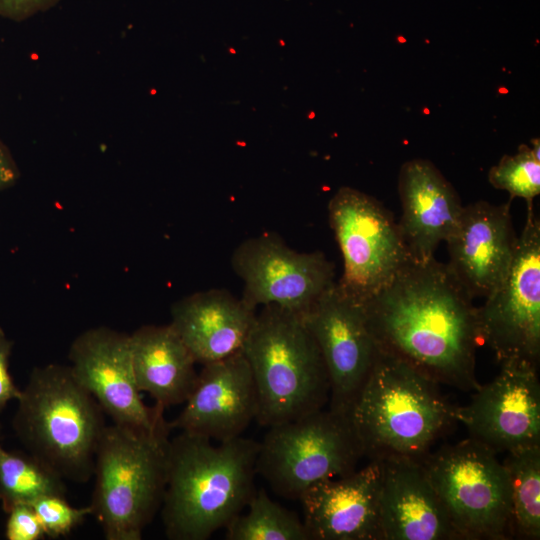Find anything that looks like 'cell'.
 <instances>
[{
    "label": "cell",
    "instance_id": "obj_15",
    "mask_svg": "<svg viewBox=\"0 0 540 540\" xmlns=\"http://www.w3.org/2000/svg\"><path fill=\"white\" fill-rule=\"evenodd\" d=\"M511 199L495 205L477 201L464 206L445 241L451 274L474 299L487 298L505 279L517 248Z\"/></svg>",
    "mask_w": 540,
    "mask_h": 540
},
{
    "label": "cell",
    "instance_id": "obj_28",
    "mask_svg": "<svg viewBox=\"0 0 540 540\" xmlns=\"http://www.w3.org/2000/svg\"><path fill=\"white\" fill-rule=\"evenodd\" d=\"M12 347L13 342L0 327V412L10 400H17L21 395V390L16 387L9 373V358Z\"/></svg>",
    "mask_w": 540,
    "mask_h": 540
},
{
    "label": "cell",
    "instance_id": "obj_10",
    "mask_svg": "<svg viewBox=\"0 0 540 540\" xmlns=\"http://www.w3.org/2000/svg\"><path fill=\"white\" fill-rule=\"evenodd\" d=\"M482 343L500 363L540 357V220L527 203V216L510 269L477 308Z\"/></svg>",
    "mask_w": 540,
    "mask_h": 540
},
{
    "label": "cell",
    "instance_id": "obj_3",
    "mask_svg": "<svg viewBox=\"0 0 540 540\" xmlns=\"http://www.w3.org/2000/svg\"><path fill=\"white\" fill-rule=\"evenodd\" d=\"M439 384L408 363L378 351L349 418L364 457L422 461L458 423Z\"/></svg>",
    "mask_w": 540,
    "mask_h": 540
},
{
    "label": "cell",
    "instance_id": "obj_11",
    "mask_svg": "<svg viewBox=\"0 0 540 540\" xmlns=\"http://www.w3.org/2000/svg\"><path fill=\"white\" fill-rule=\"evenodd\" d=\"M231 266L244 285L242 300L254 309L276 305L302 315L335 282L322 252L296 251L274 233L241 242Z\"/></svg>",
    "mask_w": 540,
    "mask_h": 540
},
{
    "label": "cell",
    "instance_id": "obj_26",
    "mask_svg": "<svg viewBox=\"0 0 540 540\" xmlns=\"http://www.w3.org/2000/svg\"><path fill=\"white\" fill-rule=\"evenodd\" d=\"M34 508L46 537L58 538L67 536L85 518L92 514L91 506L75 508L65 496H45L31 504Z\"/></svg>",
    "mask_w": 540,
    "mask_h": 540
},
{
    "label": "cell",
    "instance_id": "obj_12",
    "mask_svg": "<svg viewBox=\"0 0 540 540\" xmlns=\"http://www.w3.org/2000/svg\"><path fill=\"white\" fill-rule=\"evenodd\" d=\"M301 316L327 370L328 408L349 415L378 353L363 304L334 282Z\"/></svg>",
    "mask_w": 540,
    "mask_h": 540
},
{
    "label": "cell",
    "instance_id": "obj_24",
    "mask_svg": "<svg viewBox=\"0 0 540 540\" xmlns=\"http://www.w3.org/2000/svg\"><path fill=\"white\" fill-rule=\"evenodd\" d=\"M247 508L225 528V539L309 540L303 520L273 501L265 489L256 490Z\"/></svg>",
    "mask_w": 540,
    "mask_h": 540
},
{
    "label": "cell",
    "instance_id": "obj_13",
    "mask_svg": "<svg viewBox=\"0 0 540 540\" xmlns=\"http://www.w3.org/2000/svg\"><path fill=\"white\" fill-rule=\"evenodd\" d=\"M538 366L525 361L501 363L499 373L480 385L456 419L469 437L496 453L540 446Z\"/></svg>",
    "mask_w": 540,
    "mask_h": 540
},
{
    "label": "cell",
    "instance_id": "obj_22",
    "mask_svg": "<svg viewBox=\"0 0 540 540\" xmlns=\"http://www.w3.org/2000/svg\"><path fill=\"white\" fill-rule=\"evenodd\" d=\"M513 538H540V446L506 453Z\"/></svg>",
    "mask_w": 540,
    "mask_h": 540
},
{
    "label": "cell",
    "instance_id": "obj_8",
    "mask_svg": "<svg viewBox=\"0 0 540 540\" xmlns=\"http://www.w3.org/2000/svg\"><path fill=\"white\" fill-rule=\"evenodd\" d=\"M362 457L349 415L322 408L269 427L256 469L277 495L299 499L310 486L353 472Z\"/></svg>",
    "mask_w": 540,
    "mask_h": 540
},
{
    "label": "cell",
    "instance_id": "obj_16",
    "mask_svg": "<svg viewBox=\"0 0 540 540\" xmlns=\"http://www.w3.org/2000/svg\"><path fill=\"white\" fill-rule=\"evenodd\" d=\"M258 413L257 392L250 366L239 351L204 364L170 429L225 442L241 436Z\"/></svg>",
    "mask_w": 540,
    "mask_h": 540
},
{
    "label": "cell",
    "instance_id": "obj_7",
    "mask_svg": "<svg viewBox=\"0 0 540 540\" xmlns=\"http://www.w3.org/2000/svg\"><path fill=\"white\" fill-rule=\"evenodd\" d=\"M496 455L469 437L421 461L459 539L513 538L508 474Z\"/></svg>",
    "mask_w": 540,
    "mask_h": 540
},
{
    "label": "cell",
    "instance_id": "obj_29",
    "mask_svg": "<svg viewBox=\"0 0 540 540\" xmlns=\"http://www.w3.org/2000/svg\"><path fill=\"white\" fill-rule=\"evenodd\" d=\"M59 0H0V16L12 21L26 20L53 7Z\"/></svg>",
    "mask_w": 540,
    "mask_h": 540
},
{
    "label": "cell",
    "instance_id": "obj_21",
    "mask_svg": "<svg viewBox=\"0 0 540 540\" xmlns=\"http://www.w3.org/2000/svg\"><path fill=\"white\" fill-rule=\"evenodd\" d=\"M132 363L140 392L163 409L185 403L198 373L196 361L168 325H144L130 334Z\"/></svg>",
    "mask_w": 540,
    "mask_h": 540
},
{
    "label": "cell",
    "instance_id": "obj_30",
    "mask_svg": "<svg viewBox=\"0 0 540 540\" xmlns=\"http://www.w3.org/2000/svg\"><path fill=\"white\" fill-rule=\"evenodd\" d=\"M19 177L20 171L17 163L0 138V191L12 187Z\"/></svg>",
    "mask_w": 540,
    "mask_h": 540
},
{
    "label": "cell",
    "instance_id": "obj_17",
    "mask_svg": "<svg viewBox=\"0 0 540 540\" xmlns=\"http://www.w3.org/2000/svg\"><path fill=\"white\" fill-rule=\"evenodd\" d=\"M382 460L326 479L299 497L309 540H382L380 488Z\"/></svg>",
    "mask_w": 540,
    "mask_h": 540
},
{
    "label": "cell",
    "instance_id": "obj_25",
    "mask_svg": "<svg viewBox=\"0 0 540 540\" xmlns=\"http://www.w3.org/2000/svg\"><path fill=\"white\" fill-rule=\"evenodd\" d=\"M488 181L496 188L505 190L510 199L520 197L527 203L540 193V141L531 140V146L522 144L514 155H504L490 168Z\"/></svg>",
    "mask_w": 540,
    "mask_h": 540
},
{
    "label": "cell",
    "instance_id": "obj_1",
    "mask_svg": "<svg viewBox=\"0 0 540 540\" xmlns=\"http://www.w3.org/2000/svg\"><path fill=\"white\" fill-rule=\"evenodd\" d=\"M472 300L447 265L432 258L411 259L362 304L378 351L439 385L474 392L480 386L476 350L482 338Z\"/></svg>",
    "mask_w": 540,
    "mask_h": 540
},
{
    "label": "cell",
    "instance_id": "obj_6",
    "mask_svg": "<svg viewBox=\"0 0 540 540\" xmlns=\"http://www.w3.org/2000/svg\"><path fill=\"white\" fill-rule=\"evenodd\" d=\"M170 430L168 423L153 431L106 425L90 506L107 540H140L161 508Z\"/></svg>",
    "mask_w": 540,
    "mask_h": 540
},
{
    "label": "cell",
    "instance_id": "obj_23",
    "mask_svg": "<svg viewBox=\"0 0 540 540\" xmlns=\"http://www.w3.org/2000/svg\"><path fill=\"white\" fill-rule=\"evenodd\" d=\"M66 492L64 479L45 464L29 453L8 452L0 443V502L6 513L45 496L66 497Z\"/></svg>",
    "mask_w": 540,
    "mask_h": 540
},
{
    "label": "cell",
    "instance_id": "obj_19",
    "mask_svg": "<svg viewBox=\"0 0 540 540\" xmlns=\"http://www.w3.org/2000/svg\"><path fill=\"white\" fill-rule=\"evenodd\" d=\"M402 217L398 223L412 259L434 258L440 242L455 229L463 205L452 184L427 159L405 162L399 171Z\"/></svg>",
    "mask_w": 540,
    "mask_h": 540
},
{
    "label": "cell",
    "instance_id": "obj_27",
    "mask_svg": "<svg viewBox=\"0 0 540 540\" xmlns=\"http://www.w3.org/2000/svg\"><path fill=\"white\" fill-rule=\"evenodd\" d=\"M7 513L5 536L8 540H39L46 537L32 505L18 504Z\"/></svg>",
    "mask_w": 540,
    "mask_h": 540
},
{
    "label": "cell",
    "instance_id": "obj_14",
    "mask_svg": "<svg viewBox=\"0 0 540 540\" xmlns=\"http://www.w3.org/2000/svg\"><path fill=\"white\" fill-rule=\"evenodd\" d=\"M68 356L73 376L113 423L148 431L168 423L162 407L150 408L142 401L133 369L130 334L108 327L90 328L75 338Z\"/></svg>",
    "mask_w": 540,
    "mask_h": 540
},
{
    "label": "cell",
    "instance_id": "obj_2",
    "mask_svg": "<svg viewBox=\"0 0 540 540\" xmlns=\"http://www.w3.org/2000/svg\"><path fill=\"white\" fill-rule=\"evenodd\" d=\"M260 442L237 438L217 442L180 432L169 440L161 505L171 540H207L242 513L256 492Z\"/></svg>",
    "mask_w": 540,
    "mask_h": 540
},
{
    "label": "cell",
    "instance_id": "obj_9",
    "mask_svg": "<svg viewBox=\"0 0 540 540\" xmlns=\"http://www.w3.org/2000/svg\"><path fill=\"white\" fill-rule=\"evenodd\" d=\"M328 218L343 258L337 283L361 303L412 259L393 215L364 192L341 187L328 203Z\"/></svg>",
    "mask_w": 540,
    "mask_h": 540
},
{
    "label": "cell",
    "instance_id": "obj_4",
    "mask_svg": "<svg viewBox=\"0 0 540 540\" xmlns=\"http://www.w3.org/2000/svg\"><path fill=\"white\" fill-rule=\"evenodd\" d=\"M17 401L13 428L28 453L64 480H90L104 411L70 367H35Z\"/></svg>",
    "mask_w": 540,
    "mask_h": 540
},
{
    "label": "cell",
    "instance_id": "obj_20",
    "mask_svg": "<svg viewBox=\"0 0 540 540\" xmlns=\"http://www.w3.org/2000/svg\"><path fill=\"white\" fill-rule=\"evenodd\" d=\"M256 309L225 289L186 296L171 308V327L202 365L241 351Z\"/></svg>",
    "mask_w": 540,
    "mask_h": 540
},
{
    "label": "cell",
    "instance_id": "obj_18",
    "mask_svg": "<svg viewBox=\"0 0 540 540\" xmlns=\"http://www.w3.org/2000/svg\"><path fill=\"white\" fill-rule=\"evenodd\" d=\"M382 540L459 539L421 461L382 460Z\"/></svg>",
    "mask_w": 540,
    "mask_h": 540
},
{
    "label": "cell",
    "instance_id": "obj_5",
    "mask_svg": "<svg viewBox=\"0 0 540 540\" xmlns=\"http://www.w3.org/2000/svg\"><path fill=\"white\" fill-rule=\"evenodd\" d=\"M241 351L254 380L260 425L269 428L288 422L329 402L325 364L299 313L263 306Z\"/></svg>",
    "mask_w": 540,
    "mask_h": 540
}]
</instances>
